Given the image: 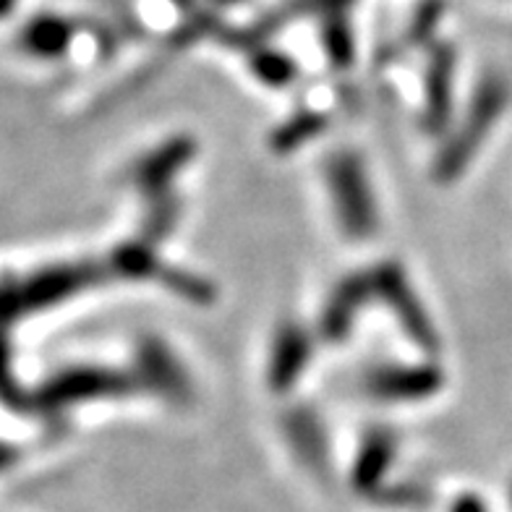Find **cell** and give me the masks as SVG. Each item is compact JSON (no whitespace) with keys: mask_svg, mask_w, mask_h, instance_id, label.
Masks as SVG:
<instances>
[{"mask_svg":"<svg viewBox=\"0 0 512 512\" xmlns=\"http://www.w3.org/2000/svg\"><path fill=\"white\" fill-rule=\"evenodd\" d=\"M424 384V374H418V371H413L411 377H405L403 371H390V374H379L374 379V390L379 395H395V398H400V395H421Z\"/></svg>","mask_w":512,"mask_h":512,"instance_id":"7a4b0ae2","label":"cell"},{"mask_svg":"<svg viewBox=\"0 0 512 512\" xmlns=\"http://www.w3.org/2000/svg\"><path fill=\"white\" fill-rule=\"evenodd\" d=\"M332 191H335L337 207L343 209V220L348 230H369L374 225V209H371L369 189H366L364 173L353 160H340L332 168Z\"/></svg>","mask_w":512,"mask_h":512,"instance_id":"6da1fadb","label":"cell"}]
</instances>
